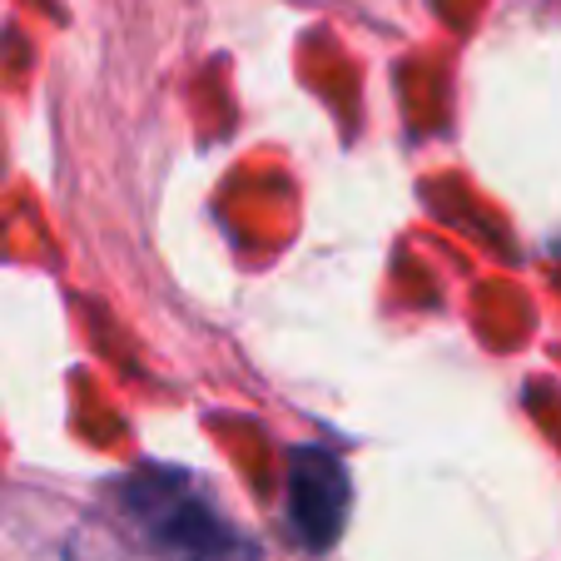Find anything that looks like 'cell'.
Returning <instances> with one entry per match:
<instances>
[{
    "mask_svg": "<svg viewBox=\"0 0 561 561\" xmlns=\"http://www.w3.org/2000/svg\"><path fill=\"white\" fill-rule=\"evenodd\" d=\"M110 502L159 561H264L259 541L224 517L204 477L184 467H135L110 482Z\"/></svg>",
    "mask_w": 561,
    "mask_h": 561,
    "instance_id": "cell-1",
    "label": "cell"
},
{
    "mask_svg": "<svg viewBox=\"0 0 561 561\" xmlns=\"http://www.w3.org/2000/svg\"><path fill=\"white\" fill-rule=\"evenodd\" d=\"M353 507L348 467L329 447H294L288 453V488H284V517L288 531L304 551H329L343 537V522Z\"/></svg>",
    "mask_w": 561,
    "mask_h": 561,
    "instance_id": "cell-2",
    "label": "cell"
},
{
    "mask_svg": "<svg viewBox=\"0 0 561 561\" xmlns=\"http://www.w3.org/2000/svg\"><path fill=\"white\" fill-rule=\"evenodd\" d=\"M557 259H561V239H557Z\"/></svg>",
    "mask_w": 561,
    "mask_h": 561,
    "instance_id": "cell-3",
    "label": "cell"
}]
</instances>
